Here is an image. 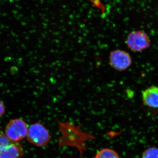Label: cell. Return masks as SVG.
<instances>
[{"instance_id":"7","label":"cell","mask_w":158,"mask_h":158,"mask_svg":"<svg viewBox=\"0 0 158 158\" xmlns=\"http://www.w3.org/2000/svg\"><path fill=\"white\" fill-rule=\"evenodd\" d=\"M94 158H119L118 154L114 150L105 148L100 150Z\"/></svg>"},{"instance_id":"1","label":"cell","mask_w":158,"mask_h":158,"mask_svg":"<svg viewBox=\"0 0 158 158\" xmlns=\"http://www.w3.org/2000/svg\"><path fill=\"white\" fill-rule=\"evenodd\" d=\"M23 155L21 145L0 131V158H22Z\"/></svg>"},{"instance_id":"9","label":"cell","mask_w":158,"mask_h":158,"mask_svg":"<svg viewBox=\"0 0 158 158\" xmlns=\"http://www.w3.org/2000/svg\"><path fill=\"white\" fill-rule=\"evenodd\" d=\"M5 113V108L2 102L0 101V117Z\"/></svg>"},{"instance_id":"2","label":"cell","mask_w":158,"mask_h":158,"mask_svg":"<svg viewBox=\"0 0 158 158\" xmlns=\"http://www.w3.org/2000/svg\"><path fill=\"white\" fill-rule=\"evenodd\" d=\"M27 137L30 143L38 147L45 146L51 139L48 131L40 123H34L30 126Z\"/></svg>"},{"instance_id":"6","label":"cell","mask_w":158,"mask_h":158,"mask_svg":"<svg viewBox=\"0 0 158 158\" xmlns=\"http://www.w3.org/2000/svg\"><path fill=\"white\" fill-rule=\"evenodd\" d=\"M143 104L146 106L158 110V87L152 86L142 92Z\"/></svg>"},{"instance_id":"4","label":"cell","mask_w":158,"mask_h":158,"mask_svg":"<svg viewBox=\"0 0 158 158\" xmlns=\"http://www.w3.org/2000/svg\"><path fill=\"white\" fill-rule=\"evenodd\" d=\"M28 131L26 123L22 119L16 118L8 123L5 128V133L10 140L17 142L27 137Z\"/></svg>"},{"instance_id":"8","label":"cell","mask_w":158,"mask_h":158,"mask_svg":"<svg viewBox=\"0 0 158 158\" xmlns=\"http://www.w3.org/2000/svg\"><path fill=\"white\" fill-rule=\"evenodd\" d=\"M142 158H158V148L150 147L145 150L142 155Z\"/></svg>"},{"instance_id":"5","label":"cell","mask_w":158,"mask_h":158,"mask_svg":"<svg viewBox=\"0 0 158 158\" xmlns=\"http://www.w3.org/2000/svg\"><path fill=\"white\" fill-rule=\"evenodd\" d=\"M132 60L128 53L120 49L115 50L110 53L109 63L116 70L123 71L127 69L131 65Z\"/></svg>"},{"instance_id":"3","label":"cell","mask_w":158,"mask_h":158,"mask_svg":"<svg viewBox=\"0 0 158 158\" xmlns=\"http://www.w3.org/2000/svg\"><path fill=\"white\" fill-rule=\"evenodd\" d=\"M126 43L131 50L140 52L148 48L151 41L148 35L145 32L137 31H132L128 35Z\"/></svg>"}]
</instances>
